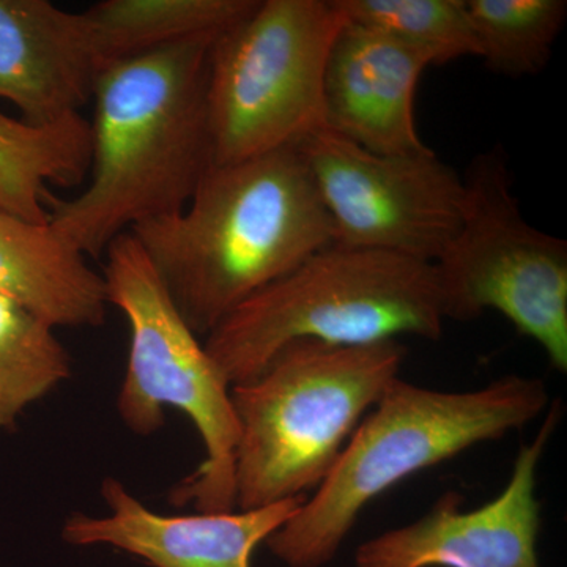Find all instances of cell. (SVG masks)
<instances>
[{"label":"cell","mask_w":567,"mask_h":567,"mask_svg":"<svg viewBox=\"0 0 567 567\" xmlns=\"http://www.w3.org/2000/svg\"><path fill=\"white\" fill-rule=\"evenodd\" d=\"M480 58L492 73L536 76L565 28V0H465Z\"/></svg>","instance_id":"obj_18"},{"label":"cell","mask_w":567,"mask_h":567,"mask_svg":"<svg viewBox=\"0 0 567 567\" xmlns=\"http://www.w3.org/2000/svg\"><path fill=\"white\" fill-rule=\"evenodd\" d=\"M548 406L546 383L535 377L507 374L468 391L399 377L320 486L265 544L287 567L327 566L369 503L410 476L525 427Z\"/></svg>","instance_id":"obj_3"},{"label":"cell","mask_w":567,"mask_h":567,"mask_svg":"<svg viewBox=\"0 0 567 567\" xmlns=\"http://www.w3.org/2000/svg\"><path fill=\"white\" fill-rule=\"evenodd\" d=\"M399 341L284 347L251 380L233 385L237 413L235 506L256 509L315 492L372 406L401 377Z\"/></svg>","instance_id":"obj_5"},{"label":"cell","mask_w":567,"mask_h":567,"mask_svg":"<svg viewBox=\"0 0 567 567\" xmlns=\"http://www.w3.org/2000/svg\"><path fill=\"white\" fill-rule=\"evenodd\" d=\"M205 338L238 306L334 244L300 148L213 164L183 210L130 230Z\"/></svg>","instance_id":"obj_2"},{"label":"cell","mask_w":567,"mask_h":567,"mask_svg":"<svg viewBox=\"0 0 567 567\" xmlns=\"http://www.w3.org/2000/svg\"><path fill=\"white\" fill-rule=\"evenodd\" d=\"M104 257L107 303L125 316L130 327L118 416L134 434L148 436L163 427L166 409L185 413L199 432L205 457L174 488L173 502L193 505L197 513L237 509L235 454L240 427L233 385L178 312L136 238L121 235Z\"/></svg>","instance_id":"obj_6"},{"label":"cell","mask_w":567,"mask_h":567,"mask_svg":"<svg viewBox=\"0 0 567 567\" xmlns=\"http://www.w3.org/2000/svg\"><path fill=\"white\" fill-rule=\"evenodd\" d=\"M333 226L334 244L435 264L464 221V177L432 148L365 151L330 130L300 145Z\"/></svg>","instance_id":"obj_9"},{"label":"cell","mask_w":567,"mask_h":567,"mask_svg":"<svg viewBox=\"0 0 567 567\" xmlns=\"http://www.w3.org/2000/svg\"><path fill=\"white\" fill-rule=\"evenodd\" d=\"M429 66L425 52L346 21L324 71L327 130L382 155L427 151L417 134L415 99Z\"/></svg>","instance_id":"obj_12"},{"label":"cell","mask_w":567,"mask_h":567,"mask_svg":"<svg viewBox=\"0 0 567 567\" xmlns=\"http://www.w3.org/2000/svg\"><path fill=\"white\" fill-rule=\"evenodd\" d=\"M91 156V122L82 115L32 126L0 112V207L28 221L48 223L50 185H80Z\"/></svg>","instance_id":"obj_15"},{"label":"cell","mask_w":567,"mask_h":567,"mask_svg":"<svg viewBox=\"0 0 567 567\" xmlns=\"http://www.w3.org/2000/svg\"><path fill=\"white\" fill-rule=\"evenodd\" d=\"M215 41H183L111 63L99 78L91 182L73 199L44 197L51 229L89 260L137 224L183 210L213 166L208 69Z\"/></svg>","instance_id":"obj_1"},{"label":"cell","mask_w":567,"mask_h":567,"mask_svg":"<svg viewBox=\"0 0 567 567\" xmlns=\"http://www.w3.org/2000/svg\"><path fill=\"white\" fill-rule=\"evenodd\" d=\"M259 0H103L85 10L104 62L128 61L183 41L218 39Z\"/></svg>","instance_id":"obj_16"},{"label":"cell","mask_w":567,"mask_h":567,"mask_svg":"<svg viewBox=\"0 0 567 567\" xmlns=\"http://www.w3.org/2000/svg\"><path fill=\"white\" fill-rule=\"evenodd\" d=\"M464 221L435 262L446 320L505 316L567 372V244L524 218L502 147L465 177Z\"/></svg>","instance_id":"obj_8"},{"label":"cell","mask_w":567,"mask_h":567,"mask_svg":"<svg viewBox=\"0 0 567 567\" xmlns=\"http://www.w3.org/2000/svg\"><path fill=\"white\" fill-rule=\"evenodd\" d=\"M561 415L558 401L548 406L502 494L465 509L461 494L446 492L423 517L361 544L353 567H540L537 472Z\"/></svg>","instance_id":"obj_10"},{"label":"cell","mask_w":567,"mask_h":567,"mask_svg":"<svg viewBox=\"0 0 567 567\" xmlns=\"http://www.w3.org/2000/svg\"><path fill=\"white\" fill-rule=\"evenodd\" d=\"M106 69L91 21L48 0H0V100L32 126L80 117Z\"/></svg>","instance_id":"obj_13"},{"label":"cell","mask_w":567,"mask_h":567,"mask_svg":"<svg viewBox=\"0 0 567 567\" xmlns=\"http://www.w3.org/2000/svg\"><path fill=\"white\" fill-rule=\"evenodd\" d=\"M69 350L55 328L18 301L0 295V429L71 377Z\"/></svg>","instance_id":"obj_17"},{"label":"cell","mask_w":567,"mask_h":567,"mask_svg":"<svg viewBox=\"0 0 567 567\" xmlns=\"http://www.w3.org/2000/svg\"><path fill=\"white\" fill-rule=\"evenodd\" d=\"M346 21L390 33L432 65L480 58L465 0H336Z\"/></svg>","instance_id":"obj_19"},{"label":"cell","mask_w":567,"mask_h":567,"mask_svg":"<svg viewBox=\"0 0 567 567\" xmlns=\"http://www.w3.org/2000/svg\"><path fill=\"white\" fill-rule=\"evenodd\" d=\"M346 18L336 0H259L213 43V164L297 148L324 125V71Z\"/></svg>","instance_id":"obj_7"},{"label":"cell","mask_w":567,"mask_h":567,"mask_svg":"<svg viewBox=\"0 0 567 567\" xmlns=\"http://www.w3.org/2000/svg\"><path fill=\"white\" fill-rule=\"evenodd\" d=\"M102 517L73 514L62 537L76 547L107 546L153 567H252V554L297 513L305 498L256 509L164 516L136 498L121 481L106 477Z\"/></svg>","instance_id":"obj_11"},{"label":"cell","mask_w":567,"mask_h":567,"mask_svg":"<svg viewBox=\"0 0 567 567\" xmlns=\"http://www.w3.org/2000/svg\"><path fill=\"white\" fill-rule=\"evenodd\" d=\"M445 322L435 264L333 244L238 306L204 346L227 382L238 385L293 342L435 341Z\"/></svg>","instance_id":"obj_4"},{"label":"cell","mask_w":567,"mask_h":567,"mask_svg":"<svg viewBox=\"0 0 567 567\" xmlns=\"http://www.w3.org/2000/svg\"><path fill=\"white\" fill-rule=\"evenodd\" d=\"M0 295L58 328L106 322L103 275L48 223H32L0 207Z\"/></svg>","instance_id":"obj_14"}]
</instances>
